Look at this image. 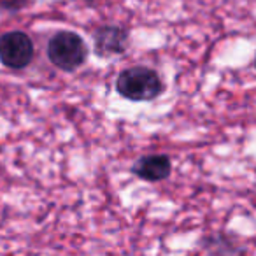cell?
<instances>
[{"label": "cell", "instance_id": "7", "mask_svg": "<svg viewBox=\"0 0 256 256\" xmlns=\"http://www.w3.org/2000/svg\"><path fill=\"white\" fill-rule=\"evenodd\" d=\"M254 60H256V58H254ZM254 64H256V62H254Z\"/></svg>", "mask_w": 256, "mask_h": 256}, {"label": "cell", "instance_id": "1", "mask_svg": "<svg viewBox=\"0 0 256 256\" xmlns=\"http://www.w3.org/2000/svg\"><path fill=\"white\" fill-rule=\"evenodd\" d=\"M164 90L162 79L153 68L130 67L124 68L116 79V92L132 102L154 100Z\"/></svg>", "mask_w": 256, "mask_h": 256}, {"label": "cell", "instance_id": "2", "mask_svg": "<svg viewBox=\"0 0 256 256\" xmlns=\"http://www.w3.org/2000/svg\"><path fill=\"white\" fill-rule=\"evenodd\" d=\"M48 58L60 70L74 72L88 58V48L81 36L68 30H62L54 34L48 42Z\"/></svg>", "mask_w": 256, "mask_h": 256}, {"label": "cell", "instance_id": "5", "mask_svg": "<svg viewBox=\"0 0 256 256\" xmlns=\"http://www.w3.org/2000/svg\"><path fill=\"white\" fill-rule=\"evenodd\" d=\"M132 170L144 181L156 182L170 176L172 164L165 154H150V156H142L140 160H137Z\"/></svg>", "mask_w": 256, "mask_h": 256}, {"label": "cell", "instance_id": "3", "mask_svg": "<svg viewBox=\"0 0 256 256\" xmlns=\"http://www.w3.org/2000/svg\"><path fill=\"white\" fill-rule=\"evenodd\" d=\"M36 54L30 36L22 30H11L0 36V62L8 68L22 70L28 67Z\"/></svg>", "mask_w": 256, "mask_h": 256}, {"label": "cell", "instance_id": "4", "mask_svg": "<svg viewBox=\"0 0 256 256\" xmlns=\"http://www.w3.org/2000/svg\"><path fill=\"white\" fill-rule=\"evenodd\" d=\"M128 36L120 26H102L95 34V53L98 56L110 58L124 53Z\"/></svg>", "mask_w": 256, "mask_h": 256}, {"label": "cell", "instance_id": "6", "mask_svg": "<svg viewBox=\"0 0 256 256\" xmlns=\"http://www.w3.org/2000/svg\"><path fill=\"white\" fill-rule=\"evenodd\" d=\"M86 4H95V2H98V0H84Z\"/></svg>", "mask_w": 256, "mask_h": 256}]
</instances>
